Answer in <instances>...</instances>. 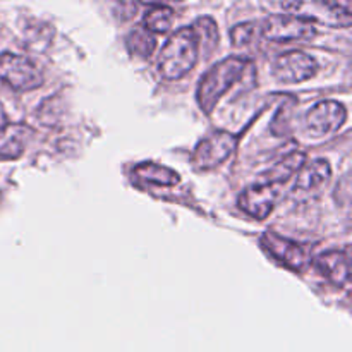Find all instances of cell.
I'll return each instance as SVG.
<instances>
[{"instance_id": "15", "label": "cell", "mask_w": 352, "mask_h": 352, "mask_svg": "<svg viewBox=\"0 0 352 352\" xmlns=\"http://www.w3.org/2000/svg\"><path fill=\"white\" fill-rule=\"evenodd\" d=\"M174 10L168 6H160V3H151L150 9L144 14V30L150 31L151 34L167 33L174 24Z\"/></svg>"}, {"instance_id": "4", "label": "cell", "mask_w": 352, "mask_h": 352, "mask_svg": "<svg viewBox=\"0 0 352 352\" xmlns=\"http://www.w3.org/2000/svg\"><path fill=\"white\" fill-rule=\"evenodd\" d=\"M282 9L309 23H325L330 26H351L352 6L347 0H325V2H285Z\"/></svg>"}, {"instance_id": "3", "label": "cell", "mask_w": 352, "mask_h": 352, "mask_svg": "<svg viewBox=\"0 0 352 352\" xmlns=\"http://www.w3.org/2000/svg\"><path fill=\"white\" fill-rule=\"evenodd\" d=\"M43 85V72L28 57L16 54L0 55V88L10 91H33Z\"/></svg>"}, {"instance_id": "12", "label": "cell", "mask_w": 352, "mask_h": 352, "mask_svg": "<svg viewBox=\"0 0 352 352\" xmlns=\"http://www.w3.org/2000/svg\"><path fill=\"white\" fill-rule=\"evenodd\" d=\"M34 131L26 124L12 122L0 127V158L14 160L24 153Z\"/></svg>"}, {"instance_id": "10", "label": "cell", "mask_w": 352, "mask_h": 352, "mask_svg": "<svg viewBox=\"0 0 352 352\" xmlns=\"http://www.w3.org/2000/svg\"><path fill=\"white\" fill-rule=\"evenodd\" d=\"M261 246L275 260L296 272H301L311 260V254L302 244L294 243V241L278 236L275 232H265L261 237Z\"/></svg>"}, {"instance_id": "2", "label": "cell", "mask_w": 352, "mask_h": 352, "mask_svg": "<svg viewBox=\"0 0 352 352\" xmlns=\"http://www.w3.org/2000/svg\"><path fill=\"white\" fill-rule=\"evenodd\" d=\"M250 67L248 60L241 57H227L217 62L198 85V105L205 113H212L223 95L244 76Z\"/></svg>"}, {"instance_id": "5", "label": "cell", "mask_w": 352, "mask_h": 352, "mask_svg": "<svg viewBox=\"0 0 352 352\" xmlns=\"http://www.w3.org/2000/svg\"><path fill=\"white\" fill-rule=\"evenodd\" d=\"M285 188H287V182L261 179L260 182L248 186L241 192L237 199L239 208L256 220L268 219L277 203L285 196Z\"/></svg>"}, {"instance_id": "11", "label": "cell", "mask_w": 352, "mask_h": 352, "mask_svg": "<svg viewBox=\"0 0 352 352\" xmlns=\"http://www.w3.org/2000/svg\"><path fill=\"white\" fill-rule=\"evenodd\" d=\"M332 177V168L327 160H313L311 164L302 165L296 174L294 195L296 196H309L318 195Z\"/></svg>"}, {"instance_id": "19", "label": "cell", "mask_w": 352, "mask_h": 352, "mask_svg": "<svg viewBox=\"0 0 352 352\" xmlns=\"http://www.w3.org/2000/svg\"><path fill=\"white\" fill-rule=\"evenodd\" d=\"M256 31L258 26L254 23H243L234 28L230 36H232V41L236 47H246V45L253 43L254 36H256Z\"/></svg>"}, {"instance_id": "18", "label": "cell", "mask_w": 352, "mask_h": 352, "mask_svg": "<svg viewBox=\"0 0 352 352\" xmlns=\"http://www.w3.org/2000/svg\"><path fill=\"white\" fill-rule=\"evenodd\" d=\"M191 28L195 31L196 38H198L199 48H201V45H208L210 50L215 47L217 40H219V34H217V24L213 23L212 17H201Z\"/></svg>"}, {"instance_id": "6", "label": "cell", "mask_w": 352, "mask_h": 352, "mask_svg": "<svg viewBox=\"0 0 352 352\" xmlns=\"http://www.w3.org/2000/svg\"><path fill=\"white\" fill-rule=\"evenodd\" d=\"M261 34L270 41H306L316 36V26L292 14H274L261 24Z\"/></svg>"}, {"instance_id": "7", "label": "cell", "mask_w": 352, "mask_h": 352, "mask_svg": "<svg viewBox=\"0 0 352 352\" xmlns=\"http://www.w3.org/2000/svg\"><path fill=\"white\" fill-rule=\"evenodd\" d=\"M237 146V138L227 131H215L201 140L192 153V164L199 170H210L219 167L234 153Z\"/></svg>"}, {"instance_id": "16", "label": "cell", "mask_w": 352, "mask_h": 352, "mask_svg": "<svg viewBox=\"0 0 352 352\" xmlns=\"http://www.w3.org/2000/svg\"><path fill=\"white\" fill-rule=\"evenodd\" d=\"M306 155L302 151H294V153L287 155L280 164L275 165L272 170H268L265 174L267 181H278V182H289L292 177H296V174L299 172V168L305 165Z\"/></svg>"}, {"instance_id": "1", "label": "cell", "mask_w": 352, "mask_h": 352, "mask_svg": "<svg viewBox=\"0 0 352 352\" xmlns=\"http://www.w3.org/2000/svg\"><path fill=\"white\" fill-rule=\"evenodd\" d=\"M199 43L191 26L181 28L175 31L164 48L158 58V72L167 81H177L184 78L198 62Z\"/></svg>"}, {"instance_id": "14", "label": "cell", "mask_w": 352, "mask_h": 352, "mask_svg": "<svg viewBox=\"0 0 352 352\" xmlns=\"http://www.w3.org/2000/svg\"><path fill=\"white\" fill-rule=\"evenodd\" d=\"M133 175L138 179V181L150 182V184L155 186H164V188H168V186H175L179 182V174L172 168L165 167V165L151 164V162H146V164H140L134 167Z\"/></svg>"}, {"instance_id": "13", "label": "cell", "mask_w": 352, "mask_h": 352, "mask_svg": "<svg viewBox=\"0 0 352 352\" xmlns=\"http://www.w3.org/2000/svg\"><path fill=\"white\" fill-rule=\"evenodd\" d=\"M316 268L323 277L329 278L332 284L344 285L349 282L351 275V260H349V251L344 250H333L327 251V253L320 254L315 261Z\"/></svg>"}, {"instance_id": "9", "label": "cell", "mask_w": 352, "mask_h": 352, "mask_svg": "<svg viewBox=\"0 0 352 352\" xmlns=\"http://www.w3.org/2000/svg\"><path fill=\"white\" fill-rule=\"evenodd\" d=\"M316 60L299 50L280 54L274 62V78L284 85H296L311 79L316 74Z\"/></svg>"}, {"instance_id": "8", "label": "cell", "mask_w": 352, "mask_h": 352, "mask_svg": "<svg viewBox=\"0 0 352 352\" xmlns=\"http://www.w3.org/2000/svg\"><path fill=\"white\" fill-rule=\"evenodd\" d=\"M347 119V110L336 100H322L306 113V127L315 138H327L336 134Z\"/></svg>"}, {"instance_id": "17", "label": "cell", "mask_w": 352, "mask_h": 352, "mask_svg": "<svg viewBox=\"0 0 352 352\" xmlns=\"http://www.w3.org/2000/svg\"><path fill=\"white\" fill-rule=\"evenodd\" d=\"M126 47L133 55L146 58L153 54L157 43H155L153 34H151L150 31L144 30V26H136L129 34H127Z\"/></svg>"}]
</instances>
